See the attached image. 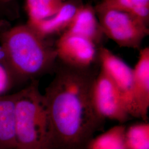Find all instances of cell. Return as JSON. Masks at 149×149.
<instances>
[{"label": "cell", "mask_w": 149, "mask_h": 149, "mask_svg": "<svg viewBox=\"0 0 149 149\" xmlns=\"http://www.w3.org/2000/svg\"><path fill=\"white\" fill-rule=\"evenodd\" d=\"M0 43L4 53L3 65L15 80H36L55 66V47L27 24L1 33Z\"/></svg>", "instance_id": "7a4b0ae2"}, {"label": "cell", "mask_w": 149, "mask_h": 149, "mask_svg": "<svg viewBox=\"0 0 149 149\" xmlns=\"http://www.w3.org/2000/svg\"><path fill=\"white\" fill-rule=\"evenodd\" d=\"M79 6L72 1H65L59 11L50 18L27 24L41 37L46 39L50 36L65 31Z\"/></svg>", "instance_id": "30bf717a"}, {"label": "cell", "mask_w": 149, "mask_h": 149, "mask_svg": "<svg viewBox=\"0 0 149 149\" xmlns=\"http://www.w3.org/2000/svg\"><path fill=\"white\" fill-rule=\"evenodd\" d=\"M12 1H13V0H0V2H4V3H7V2H9Z\"/></svg>", "instance_id": "ac0fdd59"}, {"label": "cell", "mask_w": 149, "mask_h": 149, "mask_svg": "<svg viewBox=\"0 0 149 149\" xmlns=\"http://www.w3.org/2000/svg\"><path fill=\"white\" fill-rule=\"evenodd\" d=\"M65 0H26L28 16L27 23L41 21L54 16L64 3Z\"/></svg>", "instance_id": "4fadbf2b"}, {"label": "cell", "mask_w": 149, "mask_h": 149, "mask_svg": "<svg viewBox=\"0 0 149 149\" xmlns=\"http://www.w3.org/2000/svg\"><path fill=\"white\" fill-rule=\"evenodd\" d=\"M13 80L8 70L0 63V96H3V93L10 90Z\"/></svg>", "instance_id": "2e32d148"}, {"label": "cell", "mask_w": 149, "mask_h": 149, "mask_svg": "<svg viewBox=\"0 0 149 149\" xmlns=\"http://www.w3.org/2000/svg\"><path fill=\"white\" fill-rule=\"evenodd\" d=\"M43 94L49 122V149H87L105 120L96 112L92 87L98 72L62 64Z\"/></svg>", "instance_id": "6da1fadb"}, {"label": "cell", "mask_w": 149, "mask_h": 149, "mask_svg": "<svg viewBox=\"0 0 149 149\" xmlns=\"http://www.w3.org/2000/svg\"><path fill=\"white\" fill-rule=\"evenodd\" d=\"M92 98L96 112L104 120L109 119L123 124L131 117L120 93L102 70L94 81Z\"/></svg>", "instance_id": "5b68a950"}, {"label": "cell", "mask_w": 149, "mask_h": 149, "mask_svg": "<svg viewBox=\"0 0 149 149\" xmlns=\"http://www.w3.org/2000/svg\"><path fill=\"white\" fill-rule=\"evenodd\" d=\"M55 49L62 64L77 69H87L96 60L97 46L90 40L65 32L57 40Z\"/></svg>", "instance_id": "52a82bcc"}, {"label": "cell", "mask_w": 149, "mask_h": 149, "mask_svg": "<svg viewBox=\"0 0 149 149\" xmlns=\"http://www.w3.org/2000/svg\"><path fill=\"white\" fill-rule=\"evenodd\" d=\"M126 149H149V124L138 123L126 128L125 133Z\"/></svg>", "instance_id": "9a60e30c"}, {"label": "cell", "mask_w": 149, "mask_h": 149, "mask_svg": "<svg viewBox=\"0 0 149 149\" xmlns=\"http://www.w3.org/2000/svg\"><path fill=\"white\" fill-rule=\"evenodd\" d=\"M126 128L122 124L112 127L92 139L87 149H126L125 145Z\"/></svg>", "instance_id": "5bb4252c"}, {"label": "cell", "mask_w": 149, "mask_h": 149, "mask_svg": "<svg viewBox=\"0 0 149 149\" xmlns=\"http://www.w3.org/2000/svg\"><path fill=\"white\" fill-rule=\"evenodd\" d=\"M0 149H16L15 93L0 96Z\"/></svg>", "instance_id": "8fae6325"}, {"label": "cell", "mask_w": 149, "mask_h": 149, "mask_svg": "<svg viewBox=\"0 0 149 149\" xmlns=\"http://www.w3.org/2000/svg\"><path fill=\"white\" fill-rule=\"evenodd\" d=\"M65 31L86 38L96 46L104 36L96 10L88 5L78 7Z\"/></svg>", "instance_id": "9c48e42d"}, {"label": "cell", "mask_w": 149, "mask_h": 149, "mask_svg": "<svg viewBox=\"0 0 149 149\" xmlns=\"http://www.w3.org/2000/svg\"><path fill=\"white\" fill-rule=\"evenodd\" d=\"M3 60H4V53L2 48L0 45V63L1 64H3Z\"/></svg>", "instance_id": "e0dca14e"}, {"label": "cell", "mask_w": 149, "mask_h": 149, "mask_svg": "<svg viewBox=\"0 0 149 149\" xmlns=\"http://www.w3.org/2000/svg\"><path fill=\"white\" fill-rule=\"evenodd\" d=\"M102 1H104V0H102Z\"/></svg>", "instance_id": "d6986e66"}, {"label": "cell", "mask_w": 149, "mask_h": 149, "mask_svg": "<svg viewBox=\"0 0 149 149\" xmlns=\"http://www.w3.org/2000/svg\"><path fill=\"white\" fill-rule=\"evenodd\" d=\"M49 122L39 81L15 93L16 149H49Z\"/></svg>", "instance_id": "3957f363"}, {"label": "cell", "mask_w": 149, "mask_h": 149, "mask_svg": "<svg viewBox=\"0 0 149 149\" xmlns=\"http://www.w3.org/2000/svg\"><path fill=\"white\" fill-rule=\"evenodd\" d=\"M104 36L120 47L138 49L149 34L148 25L128 13L114 9L95 8Z\"/></svg>", "instance_id": "277c9868"}, {"label": "cell", "mask_w": 149, "mask_h": 149, "mask_svg": "<svg viewBox=\"0 0 149 149\" xmlns=\"http://www.w3.org/2000/svg\"><path fill=\"white\" fill-rule=\"evenodd\" d=\"M97 6L128 13L149 24V0H104Z\"/></svg>", "instance_id": "7c38bea8"}, {"label": "cell", "mask_w": 149, "mask_h": 149, "mask_svg": "<svg viewBox=\"0 0 149 149\" xmlns=\"http://www.w3.org/2000/svg\"><path fill=\"white\" fill-rule=\"evenodd\" d=\"M134 100L138 118L147 122L149 108V48L141 49L133 69Z\"/></svg>", "instance_id": "ba28073f"}, {"label": "cell", "mask_w": 149, "mask_h": 149, "mask_svg": "<svg viewBox=\"0 0 149 149\" xmlns=\"http://www.w3.org/2000/svg\"><path fill=\"white\" fill-rule=\"evenodd\" d=\"M101 70L111 79L120 93L131 117L138 118L134 100L133 70L107 48L98 52Z\"/></svg>", "instance_id": "8992f818"}]
</instances>
